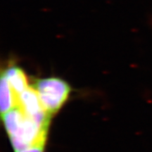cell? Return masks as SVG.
Returning a JSON list of instances; mask_svg holds the SVG:
<instances>
[{
  "mask_svg": "<svg viewBox=\"0 0 152 152\" xmlns=\"http://www.w3.org/2000/svg\"><path fill=\"white\" fill-rule=\"evenodd\" d=\"M2 119L15 152L45 145L49 128L28 116L18 106L2 115Z\"/></svg>",
  "mask_w": 152,
  "mask_h": 152,
  "instance_id": "1",
  "label": "cell"
},
{
  "mask_svg": "<svg viewBox=\"0 0 152 152\" xmlns=\"http://www.w3.org/2000/svg\"><path fill=\"white\" fill-rule=\"evenodd\" d=\"M32 86L37 92L44 110L50 116L59 111L71 92L69 85L58 77L37 79Z\"/></svg>",
  "mask_w": 152,
  "mask_h": 152,
  "instance_id": "2",
  "label": "cell"
},
{
  "mask_svg": "<svg viewBox=\"0 0 152 152\" xmlns=\"http://www.w3.org/2000/svg\"><path fill=\"white\" fill-rule=\"evenodd\" d=\"M16 106L39 124L49 128L52 116L44 110L39 96L32 85L18 95Z\"/></svg>",
  "mask_w": 152,
  "mask_h": 152,
  "instance_id": "3",
  "label": "cell"
},
{
  "mask_svg": "<svg viewBox=\"0 0 152 152\" xmlns=\"http://www.w3.org/2000/svg\"><path fill=\"white\" fill-rule=\"evenodd\" d=\"M1 73L7 79L17 98L19 94L29 87L27 76L20 67L11 64Z\"/></svg>",
  "mask_w": 152,
  "mask_h": 152,
  "instance_id": "4",
  "label": "cell"
},
{
  "mask_svg": "<svg viewBox=\"0 0 152 152\" xmlns=\"http://www.w3.org/2000/svg\"><path fill=\"white\" fill-rule=\"evenodd\" d=\"M1 113L2 115L17 106V96L8 80L1 73Z\"/></svg>",
  "mask_w": 152,
  "mask_h": 152,
  "instance_id": "5",
  "label": "cell"
},
{
  "mask_svg": "<svg viewBox=\"0 0 152 152\" xmlns=\"http://www.w3.org/2000/svg\"><path fill=\"white\" fill-rule=\"evenodd\" d=\"M45 145H35L17 152H44Z\"/></svg>",
  "mask_w": 152,
  "mask_h": 152,
  "instance_id": "6",
  "label": "cell"
}]
</instances>
